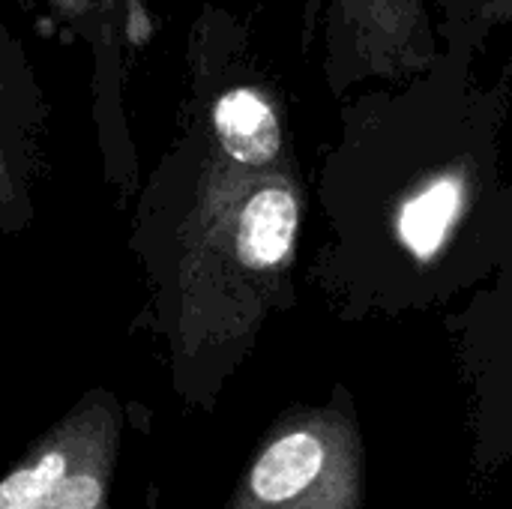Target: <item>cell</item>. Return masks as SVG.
<instances>
[{
    "mask_svg": "<svg viewBox=\"0 0 512 509\" xmlns=\"http://www.w3.org/2000/svg\"><path fill=\"white\" fill-rule=\"evenodd\" d=\"M48 99L18 36L0 24V234L33 225V192L45 174Z\"/></svg>",
    "mask_w": 512,
    "mask_h": 509,
    "instance_id": "8992f818",
    "label": "cell"
},
{
    "mask_svg": "<svg viewBox=\"0 0 512 509\" xmlns=\"http://www.w3.org/2000/svg\"><path fill=\"white\" fill-rule=\"evenodd\" d=\"M222 509H366V444L354 393L291 405L261 435Z\"/></svg>",
    "mask_w": 512,
    "mask_h": 509,
    "instance_id": "7a4b0ae2",
    "label": "cell"
},
{
    "mask_svg": "<svg viewBox=\"0 0 512 509\" xmlns=\"http://www.w3.org/2000/svg\"><path fill=\"white\" fill-rule=\"evenodd\" d=\"M468 390L471 468L498 477L512 462V273L447 315Z\"/></svg>",
    "mask_w": 512,
    "mask_h": 509,
    "instance_id": "277c9868",
    "label": "cell"
},
{
    "mask_svg": "<svg viewBox=\"0 0 512 509\" xmlns=\"http://www.w3.org/2000/svg\"><path fill=\"white\" fill-rule=\"evenodd\" d=\"M27 12H36V0H18Z\"/></svg>",
    "mask_w": 512,
    "mask_h": 509,
    "instance_id": "30bf717a",
    "label": "cell"
},
{
    "mask_svg": "<svg viewBox=\"0 0 512 509\" xmlns=\"http://www.w3.org/2000/svg\"><path fill=\"white\" fill-rule=\"evenodd\" d=\"M492 12L501 18H512V0H492Z\"/></svg>",
    "mask_w": 512,
    "mask_h": 509,
    "instance_id": "9c48e42d",
    "label": "cell"
},
{
    "mask_svg": "<svg viewBox=\"0 0 512 509\" xmlns=\"http://www.w3.org/2000/svg\"><path fill=\"white\" fill-rule=\"evenodd\" d=\"M39 6H45L54 21H60L69 33H75L78 39H84L87 48H90V42H93V24H96V18H93V0H36V9Z\"/></svg>",
    "mask_w": 512,
    "mask_h": 509,
    "instance_id": "ba28073f",
    "label": "cell"
},
{
    "mask_svg": "<svg viewBox=\"0 0 512 509\" xmlns=\"http://www.w3.org/2000/svg\"><path fill=\"white\" fill-rule=\"evenodd\" d=\"M303 225L294 150L243 147L186 108L138 189L129 252L147 294L132 333L162 345L189 414L216 411L264 327L294 309Z\"/></svg>",
    "mask_w": 512,
    "mask_h": 509,
    "instance_id": "6da1fadb",
    "label": "cell"
},
{
    "mask_svg": "<svg viewBox=\"0 0 512 509\" xmlns=\"http://www.w3.org/2000/svg\"><path fill=\"white\" fill-rule=\"evenodd\" d=\"M93 123L105 183L117 192L120 207L138 195V153L129 132L126 84L135 54L150 42L153 24L144 0H93Z\"/></svg>",
    "mask_w": 512,
    "mask_h": 509,
    "instance_id": "5b68a950",
    "label": "cell"
},
{
    "mask_svg": "<svg viewBox=\"0 0 512 509\" xmlns=\"http://www.w3.org/2000/svg\"><path fill=\"white\" fill-rule=\"evenodd\" d=\"M324 0H306V42ZM336 24L348 42L354 75L408 78L435 63L432 27L423 0H333Z\"/></svg>",
    "mask_w": 512,
    "mask_h": 509,
    "instance_id": "52a82bcc",
    "label": "cell"
},
{
    "mask_svg": "<svg viewBox=\"0 0 512 509\" xmlns=\"http://www.w3.org/2000/svg\"><path fill=\"white\" fill-rule=\"evenodd\" d=\"M126 402L90 387L0 477V509H114Z\"/></svg>",
    "mask_w": 512,
    "mask_h": 509,
    "instance_id": "3957f363",
    "label": "cell"
},
{
    "mask_svg": "<svg viewBox=\"0 0 512 509\" xmlns=\"http://www.w3.org/2000/svg\"><path fill=\"white\" fill-rule=\"evenodd\" d=\"M0 324H3V315H0Z\"/></svg>",
    "mask_w": 512,
    "mask_h": 509,
    "instance_id": "8fae6325",
    "label": "cell"
}]
</instances>
